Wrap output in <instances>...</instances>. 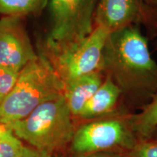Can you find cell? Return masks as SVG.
Masks as SVG:
<instances>
[{
    "label": "cell",
    "mask_w": 157,
    "mask_h": 157,
    "mask_svg": "<svg viewBox=\"0 0 157 157\" xmlns=\"http://www.w3.org/2000/svg\"><path fill=\"white\" fill-rule=\"evenodd\" d=\"M102 72L121 93H157V63L146 38L135 24L110 33L103 50Z\"/></svg>",
    "instance_id": "cell-1"
},
{
    "label": "cell",
    "mask_w": 157,
    "mask_h": 157,
    "mask_svg": "<svg viewBox=\"0 0 157 157\" xmlns=\"http://www.w3.org/2000/svg\"><path fill=\"white\" fill-rule=\"evenodd\" d=\"M63 93V84L50 59L38 54L19 72L14 87L0 105V125L24 119Z\"/></svg>",
    "instance_id": "cell-2"
},
{
    "label": "cell",
    "mask_w": 157,
    "mask_h": 157,
    "mask_svg": "<svg viewBox=\"0 0 157 157\" xmlns=\"http://www.w3.org/2000/svg\"><path fill=\"white\" fill-rule=\"evenodd\" d=\"M73 117L63 94L5 126L31 147L51 155L71 142L76 131Z\"/></svg>",
    "instance_id": "cell-3"
},
{
    "label": "cell",
    "mask_w": 157,
    "mask_h": 157,
    "mask_svg": "<svg viewBox=\"0 0 157 157\" xmlns=\"http://www.w3.org/2000/svg\"><path fill=\"white\" fill-rule=\"evenodd\" d=\"M98 0H49L50 28L45 55L52 59L69 52L94 29Z\"/></svg>",
    "instance_id": "cell-4"
},
{
    "label": "cell",
    "mask_w": 157,
    "mask_h": 157,
    "mask_svg": "<svg viewBox=\"0 0 157 157\" xmlns=\"http://www.w3.org/2000/svg\"><path fill=\"white\" fill-rule=\"evenodd\" d=\"M110 33L101 26L92 32L69 52L50 59L65 84L82 76L102 72L103 50Z\"/></svg>",
    "instance_id": "cell-5"
},
{
    "label": "cell",
    "mask_w": 157,
    "mask_h": 157,
    "mask_svg": "<svg viewBox=\"0 0 157 157\" xmlns=\"http://www.w3.org/2000/svg\"><path fill=\"white\" fill-rule=\"evenodd\" d=\"M130 141L124 121L109 118L82 125L74 132L71 143L76 152L88 154L124 146Z\"/></svg>",
    "instance_id": "cell-6"
},
{
    "label": "cell",
    "mask_w": 157,
    "mask_h": 157,
    "mask_svg": "<svg viewBox=\"0 0 157 157\" xmlns=\"http://www.w3.org/2000/svg\"><path fill=\"white\" fill-rule=\"evenodd\" d=\"M37 54L25 30L23 17L0 18V66L20 72Z\"/></svg>",
    "instance_id": "cell-7"
},
{
    "label": "cell",
    "mask_w": 157,
    "mask_h": 157,
    "mask_svg": "<svg viewBox=\"0 0 157 157\" xmlns=\"http://www.w3.org/2000/svg\"><path fill=\"white\" fill-rule=\"evenodd\" d=\"M140 14V0H98L94 26L111 33L133 25Z\"/></svg>",
    "instance_id": "cell-8"
},
{
    "label": "cell",
    "mask_w": 157,
    "mask_h": 157,
    "mask_svg": "<svg viewBox=\"0 0 157 157\" xmlns=\"http://www.w3.org/2000/svg\"><path fill=\"white\" fill-rule=\"evenodd\" d=\"M104 78L103 72H96L76 78L63 86V94L74 117H78L86 103L103 83Z\"/></svg>",
    "instance_id": "cell-9"
},
{
    "label": "cell",
    "mask_w": 157,
    "mask_h": 157,
    "mask_svg": "<svg viewBox=\"0 0 157 157\" xmlns=\"http://www.w3.org/2000/svg\"><path fill=\"white\" fill-rule=\"evenodd\" d=\"M121 93L115 82L105 76L103 83L86 103L78 117L92 119L107 115L114 109Z\"/></svg>",
    "instance_id": "cell-10"
},
{
    "label": "cell",
    "mask_w": 157,
    "mask_h": 157,
    "mask_svg": "<svg viewBox=\"0 0 157 157\" xmlns=\"http://www.w3.org/2000/svg\"><path fill=\"white\" fill-rule=\"evenodd\" d=\"M48 2L49 0H0V14L23 17L40 11Z\"/></svg>",
    "instance_id": "cell-11"
},
{
    "label": "cell",
    "mask_w": 157,
    "mask_h": 157,
    "mask_svg": "<svg viewBox=\"0 0 157 157\" xmlns=\"http://www.w3.org/2000/svg\"><path fill=\"white\" fill-rule=\"evenodd\" d=\"M131 125L135 132L143 137L151 135L157 128V93L140 113L133 117Z\"/></svg>",
    "instance_id": "cell-12"
},
{
    "label": "cell",
    "mask_w": 157,
    "mask_h": 157,
    "mask_svg": "<svg viewBox=\"0 0 157 157\" xmlns=\"http://www.w3.org/2000/svg\"><path fill=\"white\" fill-rule=\"evenodd\" d=\"M23 148L22 141L10 129L0 125V157H15Z\"/></svg>",
    "instance_id": "cell-13"
},
{
    "label": "cell",
    "mask_w": 157,
    "mask_h": 157,
    "mask_svg": "<svg viewBox=\"0 0 157 157\" xmlns=\"http://www.w3.org/2000/svg\"><path fill=\"white\" fill-rule=\"evenodd\" d=\"M19 72L0 66V105L14 87Z\"/></svg>",
    "instance_id": "cell-14"
},
{
    "label": "cell",
    "mask_w": 157,
    "mask_h": 157,
    "mask_svg": "<svg viewBox=\"0 0 157 157\" xmlns=\"http://www.w3.org/2000/svg\"><path fill=\"white\" fill-rule=\"evenodd\" d=\"M132 157H157V143L144 142L135 148Z\"/></svg>",
    "instance_id": "cell-15"
},
{
    "label": "cell",
    "mask_w": 157,
    "mask_h": 157,
    "mask_svg": "<svg viewBox=\"0 0 157 157\" xmlns=\"http://www.w3.org/2000/svg\"><path fill=\"white\" fill-rule=\"evenodd\" d=\"M15 157H52V156L48 153L41 151L33 147L24 146L21 152Z\"/></svg>",
    "instance_id": "cell-16"
},
{
    "label": "cell",
    "mask_w": 157,
    "mask_h": 157,
    "mask_svg": "<svg viewBox=\"0 0 157 157\" xmlns=\"http://www.w3.org/2000/svg\"><path fill=\"white\" fill-rule=\"evenodd\" d=\"M155 1H156V2H157V0H155Z\"/></svg>",
    "instance_id": "cell-17"
},
{
    "label": "cell",
    "mask_w": 157,
    "mask_h": 157,
    "mask_svg": "<svg viewBox=\"0 0 157 157\" xmlns=\"http://www.w3.org/2000/svg\"><path fill=\"white\" fill-rule=\"evenodd\" d=\"M97 157H98V156H97Z\"/></svg>",
    "instance_id": "cell-18"
}]
</instances>
